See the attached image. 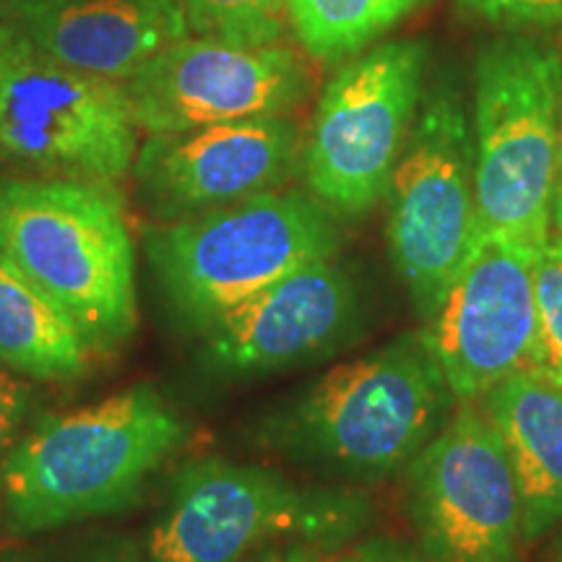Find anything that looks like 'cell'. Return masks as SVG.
I'll return each instance as SVG.
<instances>
[{
    "label": "cell",
    "instance_id": "1",
    "mask_svg": "<svg viewBox=\"0 0 562 562\" xmlns=\"http://www.w3.org/2000/svg\"><path fill=\"white\" fill-rule=\"evenodd\" d=\"M0 256L58 302L97 351L136 331V245L115 186L0 175Z\"/></svg>",
    "mask_w": 562,
    "mask_h": 562
},
{
    "label": "cell",
    "instance_id": "2",
    "mask_svg": "<svg viewBox=\"0 0 562 562\" xmlns=\"http://www.w3.org/2000/svg\"><path fill=\"white\" fill-rule=\"evenodd\" d=\"M186 432L146 385L45 419L3 459L11 529L40 533L125 508Z\"/></svg>",
    "mask_w": 562,
    "mask_h": 562
},
{
    "label": "cell",
    "instance_id": "3",
    "mask_svg": "<svg viewBox=\"0 0 562 562\" xmlns=\"http://www.w3.org/2000/svg\"><path fill=\"white\" fill-rule=\"evenodd\" d=\"M339 248L331 209L300 191L248 195L161 224L146 237L167 300L195 328Z\"/></svg>",
    "mask_w": 562,
    "mask_h": 562
},
{
    "label": "cell",
    "instance_id": "4",
    "mask_svg": "<svg viewBox=\"0 0 562 562\" xmlns=\"http://www.w3.org/2000/svg\"><path fill=\"white\" fill-rule=\"evenodd\" d=\"M562 60L537 40L484 47L474 70V199L480 235L537 250L552 227Z\"/></svg>",
    "mask_w": 562,
    "mask_h": 562
},
{
    "label": "cell",
    "instance_id": "5",
    "mask_svg": "<svg viewBox=\"0 0 562 562\" xmlns=\"http://www.w3.org/2000/svg\"><path fill=\"white\" fill-rule=\"evenodd\" d=\"M453 393L422 334L328 370L290 417L292 442L336 474L381 480L409 467L453 414Z\"/></svg>",
    "mask_w": 562,
    "mask_h": 562
},
{
    "label": "cell",
    "instance_id": "6",
    "mask_svg": "<svg viewBox=\"0 0 562 562\" xmlns=\"http://www.w3.org/2000/svg\"><path fill=\"white\" fill-rule=\"evenodd\" d=\"M138 128L121 83L42 53L0 26V165L32 178L117 186L133 172Z\"/></svg>",
    "mask_w": 562,
    "mask_h": 562
},
{
    "label": "cell",
    "instance_id": "7",
    "mask_svg": "<svg viewBox=\"0 0 562 562\" xmlns=\"http://www.w3.org/2000/svg\"><path fill=\"white\" fill-rule=\"evenodd\" d=\"M389 252L419 318H430L476 240L474 138L461 97L435 87L396 161Z\"/></svg>",
    "mask_w": 562,
    "mask_h": 562
},
{
    "label": "cell",
    "instance_id": "8",
    "mask_svg": "<svg viewBox=\"0 0 562 562\" xmlns=\"http://www.w3.org/2000/svg\"><path fill=\"white\" fill-rule=\"evenodd\" d=\"M425 66L422 42H385L328 81L302 157L307 188L323 206L362 216L389 195Z\"/></svg>",
    "mask_w": 562,
    "mask_h": 562
},
{
    "label": "cell",
    "instance_id": "9",
    "mask_svg": "<svg viewBox=\"0 0 562 562\" xmlns=\"http://www.w3.org/2000/svg\"><path fill=\"white\" fill-rule=\"evenodd\" d=\"M409 516L430 562H518L521 497L495 427L459 404L409 463Z\"/></svg>",
    "mask_w": 562,
    "mask_h": 562
},
{
    "label": "cell",
    "instance_id": "10",
    "mask_svg": "<svg viewBox=\"0 0 562 562\" xmlns=\"http://www.w3.org/2000/svg\"><path fill=\"white\" fill-rule=\"evenodd\" d=\"M357 501L302 492L284 476L248 463L203 459L175 482L170 510L154 526L151 562H240L252 547L284 533L351 529Z\"/></svg>",
    "mask_w": 562,
    "mask_h": 562
},
{
    "label": "cell",
    "instance_id": "11",
    "mask_svg": "<svg viewBox=\"0 0 562 562\" xmlns=\"http://www.w3.org/2000/svg\"><path fill=\"white\" fill-rule=\"evenodd\" d=\"M138 131L175 133L286 115L311 89L292 47L182 37L121 83Z\"/></svg>",
    "mask_w": 562,
    "mask_h": 562
},
{
    "label": "cell",
    "instance_id": "12",
    "mask_svg": "<svg viewBox=\"0 0 562 562\" xmlns=\"http://www.w3.org/2000/svg\"><path fill=\"white\" fill-rule=\"evenodd\" d=\"M533 248L476 232L474 248L422 328L456 404H476L537 364Z\"/></svg>",
    "mask_w": 562,
    "mask_h": 562
},
{
    "label": "cell",
    "instance_id": "13",
    "mask_svg": "<svg viewBox=\"0 0 562 562\" xmlns=\"http://www.w3.org/2000/svg\"><path fill=\"white\" fill-rule=\"evenodd\" d=\"M300 161V131L286 115L149 133L133 178L140 203L161 222L279 188Z\"/></svg>",
    "mask_w": 562,
    "mask_h": 562
},
{
    "label": "cell",
    "instance_id": "14",
    "mask_svg": "<svg viewBox=\"0 0 562 562\" xmlns=\"http://www.w3.org/2000/svg\"><path fill=\"white\" fill-rule=\"evenodd\" d=\"M362 323L355 281L334 258L286 273L201 328L206 360L227 375L313 362L351 341Z\"/></svg>",
    "mask_w": 562,
    "mask_h": 562
},
{
    "label": "cell",
    "instance_id": "15",
    "mask_svg": "<svg viewBox=\"0 0 562 562\" xmlns=\"http://www.w3.org/2000/svg\"><path fill=\"white\" fill-rule=\"evenodd\" d=\"M11 26L42 53L115 83L188 37L180 0H11Z\"/></svg>",
    "mask_w": 562,
    "mask_h": 562
},
{
    "label": "cell",
    "instance_id": "16",
    "mask_svg": "<svg viewBox=\"0 0 562 562\" xmlns=\"http://www.w3.org/2000/svg\"><path fill=\"white\" fill-rule=\"evenodd\" d=\"M480 409L510 461L521 531L531 542L562 521V383L521 370L484 393Z\"/></svg>",
    "mask_w": 562,
    "mask_h": 562
},
{
    "label": "cell",
    "instance_id": "17",
    "mask_svg": "<svg viewBox=\"0 0 562 562\" xmlns=\"http://www.w3.org/2000/svg\"><path fill=\"white\" fill-rule=\"evenodd\" d=\"M97 355L79 323L0 256V362L37 381H76Z\"/></svg>",
    "mask_w": 562,
    "mask_h": 562
},
{
    "label": "cell",
    "instance_id": "18",
    "mask_svg": "<svg viewBox=\"0 0 562 562\" xmlns=\"http://www.w3.org/2000/svg\"><path fill=\"white\" fill-rule=\"evenodd\" d=\"M422 0H290L294 34L318 60H341L417 9Z\"/></svg>",
    "mask_w": 562,
    "mask_h": 562
},
{
    "label": "cell",
    "instance_id": "19",
    "mask_svg": "<svg viewBox=\"0 0 562 562\" xmlns=\"http://www.w3.org/2000/svg\"><path fill=\"white\" fill-rule=\"evenodd\" d=\"M188 32L245 45H269L284 34L290 0H180Z\"/></svg>",
    "mask_w": 562,
    "mask_h": 562
},
{
    "label": "cell",
    "instance_id": "20",
    "mask_svg": "<svg viewBox=\"0 0 562 562\" xmlns=\"http://www.w3.org/2000/svg\"><path fill=\"white\" fill-rule=\"evenodd\" d=\"M533 305H537V364L562 383V237H547L531 263Z\"/></svg>",
    "mask_w": 562,
    "mask_h": 562
},
{
    "label": "cell",
    "instance_id": "21",
    "mask_svg": "<svg viewBox=\"0 0 562 562\" xmlns=\"http://www.w3.org/2000/svg\"><path fill=\"white\" fill-rule=\"evenodd\" d=\"M467 9L508 24H554L562 21V0H461Z\"/></svg>",
    "mask_w": 562,
    "mask_h": 562
},
{
    "label": "cell",
    "instance_id": "22",
    "mask_svg": "<svg viewBox=\"0 0 562 562\" xmlns=\"http://www.w3.org/2000/svg\"><path fill=\"white\" fill-rule=\"evenodd\" d=\"M24 406H26L24 383L16 381L11 372L0 370V459L5 456V448L11 446L21 414H24Z\"/></svg>",
    "mask_w": 562,
    "mask_h": 562
},
{
    "label": "cell",
    "instance_id": "23",
    "mask_svg": "<svg viewBox=\"0 0 562 562\" xmlns=\"http://www.w3.org/2000/svg\"><path fill=\"white\" fill-rule=\"evenodd\" d=\"M349 562H425L417 558L412 550H406L402 544H391V542H375L351 558Z\"/></svg>",
    "mask_w": 562,
    "mask_h": 562
},
{
    "label": "cell",
    "instance_id": "24",
    "mask_svg": "<svg viewBox=\"0 0 562 562\" xmlns=\"http://www.w3.org/2000/svg\"><path fill=\"white\" fill-rule=\"evenodd\" d=\"M552 222L562 232V110H560V138H558V175H554Z\"/></svg>",
    "mask_w": 562,
    "mask_h": 562
},
{
    "label": "cell",
    "instance_id": "25",
    "mask_svg": "<svg viewBox=\"0 0 562 562\" xmlns=\"http://www.w3.org/2000/svg\"><path fill=\"white\" fill-rule=\"evenodd\" d=\"M76 562H144V560H140L138 554L131 550H100V552H91V554H87V558H81Z\"/></svg>",
    "mask_w": 562,
    "mask_h": 562
},
{
    "label": "cell",
    "instance_id": "26",
    "mask_svg": "<svg viewBox=\"0 0 562 562\" xmlns=\"http://www.w3.org/2000/svg\"><path fill=\"white\" fill-rule=\"evenodd\" d=\"M261 562H321V560H315L313 554L305 550H286V552L269 554V558H263Z\"/></svg>",
    "mask_w": 562,
    "mask_h": 562
},
{
    "label": "cell",
    "instance_id": "27",
    "mask_svg": "<svg viewBox=\"0 0 562 562\" xmlns=\"http://www.w3.org/2000/svg\"><path fill=\"white\" fill-rule=\"evenodd\" d=\"M554 562H562V539H560V544H558V560Z\"/></svg>",
    "mask_w": 562,
    "mask_h": 562
}]
</instances>
